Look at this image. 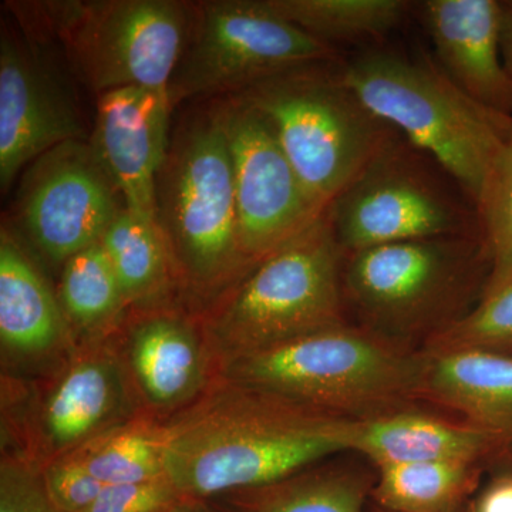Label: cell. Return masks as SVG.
<instances>
[{
	"instance_id": "1",
	"label": "cell",
	"mask_w": 512,
	"mask_h": 512,
	"mask_svg": "<svg viewBox=\"0 0 512 512\" xmlns=\"http://www.w3.org/2000/svg\"><path fill=\"white\" fill-rule=\"evenodd\" d=\"M164 423L165 476L187 497L212 500L350 453L355 421L220 376Z\"/></svg>"
},
{
	"instance_id": "2",
	"label": "cell",
	"mask_w": 512,
	"mask_h": 512,
	"mask_svg": "<svg viewBox=\"0 0 512 512\" xmlns=\"http://www.w3.org/2000/svg\"><path fill=\"white\" fill-rule=\"evenodd\" d=\"M156 224L194 312L251 268L239 242L234 170L217 100L192 104L171 127L156 181Z\"/></svg>"
},
{
	"instance_id": "3",
	"label": "cell",
	"mask_w": 512,
	"mask_h": 512,
	"mask_svg": "<svg viewBox=\"0 0 512 512\" xmlns=\"http://www.w3.org/2000/svg\"><path fill=\"white\" fill-rule=\"evenodd\" d=\"M424 363L423 350L349 320L232 360L221 376L340 419L365 421L423 406Z\"/></svg>"
},
{
	"instance_id": "4",
	"label": "cell",
	"mask_w": 512,
	"mask_h": 512,
	"mask_svg": "<svg viewBox=\"0 0 512 512\" xmlns=\"http://www.w3.org/2000/svg\"><path fill=\"white\" fill-rule=\"evenodd\" d=\"M490 258L481 232L396 242L343 254L350 322L421 350L483 295Z\"/></svg>"
},
{
	"instance_id": "5",
	"label": "cell",
	"mask_w": 512,
	"mask_h": 512,
	"mask_svg": "<svg viewBox=\"0 0 512 512\" xmlns=\"http://www.w3.org/2000/svg\"><path fill=\"white\" fill-rule=\"evenodd\" d=\"M339 67L367 109L433 157L476 204L512 138V117L471 99L430 56L373 47Z\"/></svg>"
},
{
	"instance_id": "6",
	"label": "cell",
	"mask_w": 512,
	"mask_h": 512,
	"mask_svg": "<svg viewBox=\"0 0 512 512\" xmlns=\"http://www.w3.org/2000/svg\"><path fill=\"white\" fill-rule=\"evenodd\" d=\"M343 251L328 215L256 262L200 313L220 370L232 360L349 322Z\"/></svg>"
},
{
	"instance_id": "7",
	"label": "cell",
	"mask_w": 512,
	"mask_h": 512,
	"mask_svg": "<svg viewBox=\"0 0 512 512\" xmlns=\"http://www.w3.org/2000/svg\"><path fill=\"white\" fill-rule=\"evenodd\" d=\"M5 9L49 36L97 96L124 87L168 90L192 18V2L180 0L6 2Z\"/></svg>"
},
{
	"instance_id": "8",
	"label": "cell",
	"mask_w": 512,
	"mask_h": 512,
	"mask_svg": "<svg viewBox=\"0 0 512 512\" xmlns=\"http://www.w3.org/2000/svg\"><path fill=\"white\" fill-rule=\"evenodd\" d=\"M338 63L296 67L237 94L268 121L323 210L400 136L367 109Z\"/></svg>"
},
{
	"instance_id": "9",
	"label": "cell",
	"mask_w": 512,
	"mask_h": 512,
	"mask_svg": "<svg viewBox=\"0 0 512 512\" xmlns=\"http://www.w3.org/2000/svg\"><path fill=\"white\" fill-rule=\"evenodd\" d=\"M138 416L113 335L79 343L45 375L2 373V454L39 473Z\"/></svg>"
},
{
	"instance_id": "10",
	"label": "cell",
	"mask_w": 512,
	"mask_h": 512,
	"mask_svg": "<svg viewBox=\"0 0 512 512\" xmlns=\"http://www.w3.org/2000/svg\"><path fill=\"white\" fill-rule=\"evenodd\" d=\"M326 215L343 254L481 232L476 204L467 192L402 136L340 192Z\"/></svg>"
},
{
	"instance_id": "11",
	"label": "cell",
	"mask_w": 512,
	"mask_h": 512,
	"mask_svg": "<svg viewBox=\"0 0 512 512\" xmlns=\"http://www.w3.org/2000/svg\"><path fill=\"white\" fill-rule=\"evenodd\" d=\"M338 60L336 47L292 25L266 0L192 2L190 35L168 96L174 109L207 103L296 67Z\"/></svg>"
},
{
	"instance_id": "12",
	"label": "cell",
	"mask_w": 512,
	"mask_h": 512,
	"mask_svg": "<svg viewBox=\"0 0 512 512\" xmlns=\"http://www.w3.org/2000/svg\"><path fill=\"white\" fill-rule=\"evenodd\" d=\"M15 19V18H13ZM57 45L45 33L2 19L0 29V187L67 141H89L82 109ZM72 72V70H70Z\"/></svg>"
},
{
	"instance_id": "13",
	"label": "cell",
	"mask_w": 512,
	"mask_h": 512,
	"mask_svg": "<svg viewBox=\"0 0 512 512\" xmlns=\"http://www.w3.org/2000/svg\"><path fill=\"white\" fill-rule=\"evenodd\" d=\"M126 207L119 188L89 141H67L25 168L15 215L30 245L63 265L99 244Z\"/></svg>"
},
{
	"instance_id": "14",
	"label": "cell",
	"mask_w": 512,
	"mask_h": 512,
	"mask_svg": "<svg viewBox=\"0 0 512 512\" xmlns=\"http://www.w3.org/2000/svg\"><path fill=\"white\" fill-rule=\"evenodd\" d=\"M227 134L239 242L254 265L325 215L306 191L265 117L238 96L217 100Z\"/></svg>"
},
{
	"instance_id": "15",
	"label": "cell",
	"mask_w": 512,
	"mask_h": 512,
	"mask_svg": "<svg viewBox=\"0 0 512 512\" xmlns=\"http://www.w3.org/2000/svg\"><path fill=\"white\" fill-rule=\"evenodd\" d=\"M113 342L143 416L168 421L221 376L200 313L184 302L130 309Z\"/></svg>"
},
{
	"instance_id": "16",
	"label": "cell",
	"mask_w": 512,
	"mask_h": 512,
	"mask_svg": "<svg viewBox=\"0 0 512 512\" xmlns=\"http://www.w3.org/2000/svg\"><path fill=\"white\" fill-rule=\"evenodd\" d=\"M97 97L89 143L128 210L156 222V181L174 110L168 90L124 87Z\"/></svg>"
},
{
	"instance_id": "17",
	"label": "cell",
	"mask_w": 512,
	"mask_h": 512,
	"mask_svg": "<svg viewBox=\"0 0 512 512\" xmlns=\"http://www.w3.org/2000/svg\"><path fill=\"white\" fill-rule=\"evenodd\" d=\"M2 373L36 377L60 365L79 343L56 292L8 228L0 235Z\"/></svg>"
},
{
	"instance_id": "18",
	"label": "cell",
	"mask_w": 512,
	"mask_h": 512,
	"mask_svg": "<svg viewBox=\"0 0 512 512\" xmlns=\"http://www.w3.org/2000/svg\"><path fill=\"white\" fill-rule=\"evenodd\" d=\"M436 62L481 106L512 117V82L501 53L498 0H426L419 5Z\"/></svg>"
},
{
	"instance_id": "19",
	"label": "cell",
	"mask_w": 512,
	"mask_h": 512,
	"mask_svg": "<svg viewBox=\"0 0 512 512\" xmlns=\"http://www.w3.org/2000/svg\"><path fill=\"white\" fill-rule=\"evenodd\" d=\"M373 468L403 463H460L487 468L508 463L510 451L460 417L424 406L353 424L352 450Z\"/></svg>"
},
{
	"instance_id": "20",
	"label": "cell",
	"mask_w": 512,
	"mask_h": 512,
	"mask_svg": "<svg viewBox=\"0 0 512 512\" xmlns=\"http://www.w3.org/2000/svg\"><path fill=\"white\" fill-rule=\"evenodd\" d=\"M423 353L421 403L487 431L508 448L512 464V356L476 349Z\"/></svg>"
},
{
	"instance_id": "21",
	"label": "cell",
	"mask_w": 512,
	"mask_h": 512,
	"mask_svg": "<svg viewBox=\"0 0 512 512\" xmlns=\"http://www.w3.org/2000/svg\"><path fill=\"white\" fill-rule=\"evenodd\" d=\"M335 458V457H333ZM322 461L272 483L212 498L224 512H363L376 471Z\"/></svg>"
},
{
	"instance_id": "22",
	"label": "cell",
	"mask_w": 512,
	"mask_h": 512,
	"mask_svg": "<svg viewBox=\"0 0 512 512\" xmlns=\"http://www.w3.org/2000/svg\"><path fill=\"white\" fill-rule=\"evenodd\" d=\"M100 244L113 265L128 309L184 302L173 255L156 222L124 207Z\"/></svg>"
},
{
	"instance_id": "23",
	"label": "cell",
	"mask_w": 512,
	"mask_h": 512,
	"mask_svg": "<svg viewBox=\"0 0 512 512\" xmlns=\"http://www.w3.org/2000/svg\"><path fill=\"white\" fill-rule=\"evenodd\" d=\"M56 295L77 343L109 338L130 311L100 242L64 262Z\"/></svg>"
},
{
	"instance_id": "24",
	"label": "cell",
	"mask_w": 512,
	"mask_h": 512,
	"mask_svg": "<svg viewBox=\"0 0 512 512\" xmlns=\"http://www.w3.org/2000/svg\"><path fill=\"white\" fill-rule=\"evenodd\" d=\"M485 467L460 463H403L375 468L372 500L392 512H464Z\"/></svg>"
},
{
	"instance_id": "25",
	"label": "cell",
	"mask_w": 512,
	"mask_h": 512,
	"mask_svg": "<svg viewBox=\"0 0 512 512\" xmlns=\"http://www.w3.org/2000/svg\"><path fill=\"white\" fill-rule=\"evenodd\" d=\"M309 36L336 43H372L402 25L414 8L406 0H266ZM338 49V47H336Z\"/></svg>"
},
{
	"instance_id": "26",
	"label": "cell",
	"mask_w": 512,
	"mask_h": 512,
	"mask_svg": "<svg viewBox=\"0 0 512 512\" xmlns=\"http://www.w3.org/2000/svg\"><path fill=\"white\" fill-rule=\"evenodd\" d=\"M165 446L164 421L138 416L66 457H72L87 473L110 487L165 476Z\"/></svg>"
},
{
	"instance_id": "27",
	"label": "cell",
	"mask_w": 512,
	"mask_h": 512,
	"mask_svg": "<svg viewBox=\"0 0 512 512\" xmlns=\"http://www.w3.org/2000/svg\"><path fill=\"white\" fill-rule=\"evenodd\" d=\"M476 207L490 258L485 292L512 278V138L491 168Z\"/></svg>"
},
{
	"instance_id": "28",
	"label": "cell",
	"mask_w": 512,
	"mask_h": 512,
	"mask_svg": "<svg viewBox=\"0 0 512 512\" xmlns=\"http://www.w3.org/2000/svg\"><path fill=\"white\" fill-rule=\"evenodd\" d=\"M476 349L512 356V278L487 289L473 309L421 350Z\"/></svg>"
},
{
	"instance_id": "29",
	"label": "cell",
	"mask_w": 512,
	"mask_h": 512,
	"mask_svg": "<svg viewBox=\"0 0 512 512\" xmlns=\"http://www.w3.org/2000/svg\"><path fill=\"white\" fill-rule=\"evenodd\" d=\"M188 498L163 476L143 483L110 485L84 512H170Z\"/></svg>"
},
{
	"instance_id": "30",
	"label": "cell",
	"mask_w": 512,
	"mask_h": 512,
	"mask_svg": "<svg viewBox=\"0 0 512 512\" xmlns=\"http://www.w3.org/2000/svg\"><path fill=\"white\" fill-rule=\"evenodd\" d=\"M40 477L50 500L63 512L89 510L106 488L72 457L49 464L40 471Z\"/></svg>"
},
{
	"instance_id": "31",
	"label": "cell",
	"mask_w": 512,
	"mask_h": 512,
	"mask_svg": "<svg viewBox=\"0 0 512 512\" xmlns=\"http://www.w3.org/2000/svg\"><path fill=\"white\" fill-rule=\"evenodd\" d=\"M0 512H63L50 500L39 471L26 461L2 454Z\"/></svg>"
},
{
	"instance_id": "32",
	"label": "cell",
	"mask_w": 512,
	"mask_h": 512,
	"mask_svg": "<svg viewBox=\"0 0 512 512\" xmlns=\"http://www.w3.org/2000/svg\"><path fill=\"white\" fill-rule=\"evenodd\" d=\"M471 512H512V470L495 477L484 488Z\"/></svg>"
},
{
	"instance_id": "33",
	"label": "cell",
	"mask_w": 512,
	"mask_h": 512,
	"mask_svg": "<svg viewBox=\"0 0 512 512\" xmlns=\"http://www.w3.org/2000/svg\"><path fill=\"white\" fill-rule=\"evenodd\" d=\"M503 12H501V53L505 70L510 76L512 82V0L501 2Z\"/></svg>"
},
{
	"instance_id": "34",
	"label": "cell",
	"mask_w": 512,
	"mask_h": 512,
	"mask_svg": "<svg viewBox=\"0 0 512 512\" xmlns=\"http://www.w3.org/2000/svg\"><path fill=\"white\" fill-rule=\"evenodd\" d=\"M170 512H224L214 501L201 500V498H188L184 503Z\"/></svg>"
},
{
	"instance_id": "35",
	"label": "cell",
	"mask_w": 512,
	"mask_h": 512,
	"mask_svg": "<svg viewBox=\"0 0 512 512\" xmlns=\"http://www.w3.org/2000/svg\"><path fill=\"white\" fill-rule=\"evenodd\" d=\"M373 512H392V511H386V510H382V508L375 507V510H373Z\"/></svg>"
}]
</instances>
